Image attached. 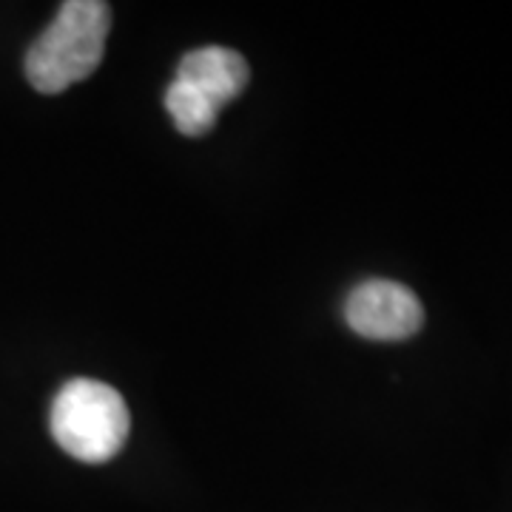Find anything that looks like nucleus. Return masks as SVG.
Segmentation results:
<instances>
[{
  "label": "nucleus",
  "mask_w": 512,
  "mask_h": 512,
  "mask_svg": "<svg viewBox=\"0 0 512 512\" xmlns=\"http://www.w3.org/2000/svg\"><path fill=\"white\" fill-rule=\"evenodd\" d=\"M248 77H251V69L245 57L225 46L194 49L183 57L177 69V80H185L194 89H200L205 97H211L217 109L228 106L234 97L242 94V89L248 86Z\"/></svg>",
  "instance_id": "nucleus-4"
},
{
  "label": "nucleus",
  "mask_w": 512,
  "mask_h": 512,
  "mask_svg": "<svg viewBox=\"0 0 512 512\" xmlns=\"http://www.w3.org/2000/svg\"><path fill=\"white\" fill-rule=\"evenodd\" d=\"M111 29L103 0H69L26 52V77L43 94H60L100 66Z\"/></svg>",
  "instance_id": "nucleus-1"
},
{
  "label": "nucleus",
  "mask_w": 512,
  "mask_h": 512,
  "mask_svg": "<svg viewBox=\"0 0 512 512\" xmlns=\"http://www.w3.org/2000/svg\"><path fill=\"white\" fill-rule=\"evenodd\" d=\"M49 427L72 458L83 464H106L123 450L131 416L123 396L111 384L72 379L55 396Z\"/></svg>",
  "instance_id": "nucleus-2"
},
{
  "label": "nucleus",
  "mask_w": 512,
  "mask_h": 512,
  "mask_svg": "<svg viewBox=\"0 0 512 512\" xmlns=\"http://www.w3.org/2000/svg\"><path fill=\"white\" fill-rule=\"evenodd\" d=\"M345 322L353 333L373 342H402L424 325L419 296L393 279H367L345 302Z\"/></svg>",
  "instance_id": "nucleus-3"
},
{
  "label": "nucleus",
  "mask_w": 512,
  "mask_h": 512,
  "mask_svg": "<svg viewBox=\"0 0 512 512\" xmlns=\"http://www.w3.org/2000/svg\"><path fill=\"white\" fill-rule=\"evenodd\" d=\"M165 109L174 117L177 128L188 134V137H202L208 134L214 123H217V114L220 109L211 103V97H205L200 89H194L191 83L185 80H174L165 92Z\"/></svg>",
  "instance_id": "nucleus-5"
}]
</instances>
